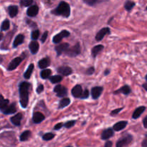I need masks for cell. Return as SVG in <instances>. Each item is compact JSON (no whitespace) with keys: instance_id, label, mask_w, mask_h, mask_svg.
Returning a JSON list of instances; mask_svg holds the SVG:
<instances>
[{"instance_id":"obj_22","label":"cell","mask_w":147,"mask_h":147,"mask_svg":"<svg viewBox=\"0 0 147 147\" xmlns=\"http://www.w3.org/2000/svg\"><path fill=\"white\" fill-rule=\"evenodd\" d=\"M8 12L10 17L14 18L18 14V7L15 5H11L8 7Z\"/></svg>"},{"instance_id":"obj_18","label":"cell","mask_w":147,"mask_h":147,"mask_svg":"<svg viewBox=\"0 0 147 147\" xmlns=\"http://www.w3.org/2000/svg\"><path fill=\"white\" fill-rule=\"evenodd\" d=\"M39 47H40L39 46V43L37 42H36L35 40L32 41L30 43V45H29V48H30V50L32 53V54H36L38 52Z\"/></svg>"},{"instance_id":"obj_12","label":"cell","mask_w":147,"mask_h":147,"mask_svg":"<svg viewBox=\"0 0 147 147\" xmlns=\"http://www.w3.org/2000/svg\"><path fill=\"white\" fill-rule=\"evenodd\" d=\"M45 117L40 112H34L32 116V121L34 123H40L45 120Z\"/></svg>"},{"instance_id":"obj_41","label":"cell","mask_w":147,"mask_h":147,"mask_svg":"<svg viewBox=\"0 0 147 147\" xmlns=\"http://www.w3.org/2000/svg\"><path fill=\"white\" fill-rule=\"evenodd\" d=\"M47 36H48V32L47 31H46V32H45L44 33H43V34H42V37H41V42H45L46 41V40H47Z\"/></svg>"},{"instance_id":"obj_26","label":"cell","mask_w":147,"mask_h":147,"mask_svg":"<svg viewBox=\"0 0 147 147\" xmlns=\"http://www.w3.org/2000/svg\"><path fill=\"white\" fill-rule=\"evenodd\" d=\"M34 64H30L28 66V68L27 69V70L25 71V73H24V78L25 79H30V78L31 77L32 73L33 70H34Z\"/></svg>"},{"instance_id":"obj_28","label":"cell","mask_w":147,"mask_h":147,"mask_svg":"<svg viewBox=\"0 0 147 147\" xmlns=\"http://www.w3.org/2000/svg\"><path fill=\"white\" fill-rule=\"evenodd\" d=\"M70 103V100L68 98H63L59 103L58 109H63V108L66 107V106H68Z\"/></svg>"},{"instance_id":"obj_25","label":"cell","mask_w":147,"mask_h":147,"mask_svg":"<svg viewBox=\"0 0 147 147\" xmlns=\"http://www.w3.org/2000/svg\"><path fill=\"white\" fill-rule=\"evenodd\" d=\"M17 112V109H16V104L14 103H11L9 106H8L7 109L3 112L4 114L8 115V114H12V113H15Z\"/></svg>"},{"instance_id":"obj_49","label":"cell","mask_w":147,"mask_h":147,"mask_svg":"<svg viewBox=\"0 0 147 147\" xmlns=\"http://www.w3.org/2000/svg\"><path fill=\"white\" fill-rule=\"evenodd\" d=\"M109 73H110V70H106V71L104 72V75H105V76H108V75L109 74Z\"/></svg>"},{"instance_id":"obj_14","label":"cell","mask_w":147,"mask_h":147,"mask_svg":"<svg viewBox=\"0 0 147 147\" xmlns=\"http://www.w3.org/2000/svg\"><path fill=\"white\" fill-rule=\"evenodd\" d=\"M9 100L8 99H5L1 95H0V111L4 112L9 106Z\"/></svg>"},{"instance_id":"obj_7","label":"cell","mask_w":147,"mask_h":147,"mask_svg":"<svg viewBox=\"0 0 147 147\" xmlns=\"http://www.w3.org/2000/svg\"><path fill=\"white\" fill-rule=\"evenodd\" d=\"M111 30L109 29V27H104V28L101 29L96 34V40L97 41H100L103 39V37L108 34H110Z\"/></svg>"},{"instance_id":"obj_11","label":"cell","mask_w":147,"mask_h":147,"mask_svg":"<svg viewBox=\"0 0 147 147\" xmlns=\"http://www.w3.org/2000/svg\"><path fill=\"white\" fill-rule=\"evenodd\" d=\"M22 119V114L21 113H17L14 115V116L11 117L10 121H11V123L16 126H20L21 124V121Z\"/></svg>"},{"instance_id":"obj_35","label":"cell","mask_w":147,"mask_h":147,"mask_svg":"<svg viewBox=\"0 0 147 147\" xmlns=\"http://www.w3.org/2000/svg\"><path fill=\"white\" fill-rule=\"evenodd\" d=\"M33 2V0H20V4L22 7H29Z\"/></svg>"},{"instance_id":"obj_46","label":"cell","mask_w":147,"mask_h":147,"mask_svg":"<svg viewBox=\"0 0 147 147\" xmlns=\"http://www.w3.org/2000/svg\"><path fill=\"white\" fill-rule=\"evenodd\" d=\"M105 147H112V142L110 141H108L106 144H105Z\"/></svg>"},{"instance_id":"obj_30","label":"cell","mask_w":147,"mask_h":147,"mask_svg":"<svg viewBox=\"0 0 147 147\" xmlns=\"http://www.w3.org/2000/svg\"><path fill=\"white\" fill-rule=\"evenodd\" d=\"M67 94V89L64 86H62L61 88L59 90V91L57 93V97H64V96H66Z\"/></svg>"},{"instance_id":"obj_23","label":"cell","mask_w":147,"mask_h":147,"mask_svg":"<svg viewBox=\"0 0 147 147\" xmlns=\"http://www.w3.org/2000/svg\"><path fill=\"white\" fill-rule=\"evenodd\" d=\"M145 109H146V107H145V106H140V107L137 108V109L135 110V111L134 112L132 118H133L134 119H137L138 118L140 117L141 115L144 113Z\"/></svg>"},{"instance_id":"obj_8","label":"cell","mask_w":147,"mask_h":147,"mask_svg":"<svg viewBox=\"0 0 147 147\" xmlns=\"http://www.w3.org/2000/svg\"><path fill=\"white\" fill-rule=\"evenodd\" d=\"M69 44L68 43H62V44L58 45L55 47V51L57 53V56H60L63 53H65L66 50L69 48Z\"/></svg>"},{"instance_id":"obj_42","label":"cell","mask_w":147,"mask_h":147,"mask_svg":"<svg viewBox=\"0 0 147 147\" xmlns=\"http://www.w3.org/2000/svg\"><path fill=\"white\" fill-rule=\"evenodd\" d=\"M94 72H95V68H94V67H89V68H88L87 70H86V74L89 75V76H90V75L93 74V73H94Z\"/></svg>"},{"instance_id":"obj_10","label":"cell","mask_w":147,"mask_h":147,"mask_svg":"<svg viewBox=\"0 0 147 147\" xmlns=\"http://www.w3.org/2000/svg\"><path fill=\"white\" fill-rule=\"evenodd\" d=\"M103 87L96 86L91 89V96L93 99H98L103 92Z\"/></svg>"},{"instance_id":"obj_2","label":"cell","mask_w":147,"mask_h":147,"mask_svg":"<svg viewBox=\"0 0 147 147\" xmlns=\"http://www.w3.org/2000/svg\"><path fill=\"white\" fill-rule=\"evenodd\" d=\"M52 13L55 15H60L64 17H68L70 14V5L65 1H61L57 6L56 9H55Z\"/></svg>"},{"instance_id":"obj_16","label":"cell","mask_w":147,"mask_h":147,"mask_svg":"<svg viewBox=\"0 0 147 147\" xmlns=\"http://www.w3.org/2000/svg\"><path fill=\"white\" fill-rule=\"evenodd\" d=\"M127 124V121H119L118 123H115L113 126V129L114 131H119L123 130L124 128H126Z\"/></svg>"},{"instance_id":"obj_33","label":"cell","mask_w":147,"mask_h":147,"mask_svg":"<svg viewBox=\"0 0 147 147\" xmlns=\"http://www.w3.org/2000/svg\"><path fill=\"white\" fill-rule=\"evenodd\" d=\"M134 6H135V2H134V1H126V3H125L124 4L125 9L129 11H130L134 7Z\"/></svg>"},{"instance_id":"obj_19","label":"cell","mask_w":147,"mask_h":147,"mask_svg":"<svg viewBox=\"0 0 147 147\" xmlns=\"http://www.w3.org/2000/svg\"><path fill=\"white\" fill-rule=\"evenodd\" d=\"M50 64V60L49 57H45L38 62V66L40 69H45Z\"/></svg>"},{"instance_id":"obj_3","label":"cell","mask_w":147,"mask_h":147,"mask_svg":"<svg viewBox=\"0 0 147 147\" xmlns=\"http://www.w3.org/2000/svg\"><path fill=\"white\" fill-rule=\"evenodd\" d=\"M80 53V44L78 42L76 43L73 47H72L71 48H68L65 51V54L67 55L70 56V57H76L78 55H79Z\"/></svg>"},{"instance_id":"obj_29","label":"cell","mask_w":147,"mask_h":147,"mask_svg":"<svg viewBox=\"0 0 147 147\" xmlns=\"http://www.w3.org/2000/svg\"><path fill=\"white\" fill-rule=\"evenodd\" d=\"M52 74V71L50 69H45V70H42L40 73V76L42 79H47L50 77Z\"/></svg>"},{"instance_id":"obj_47","label":"cell","mask_w":147,"mask_h":147,"mask_svg":"<svg viewBox=\"0 0 147 147\" xmlns=\"http://www.w3.org/2000/svg\"><path fill=\"white\" fill-rule=\"evenodd\" d=\"M143 123H144V128H147V116L144 118V119L143 121Z\"/></svg>"},{"instance_id":"obj_9","label":"cell","mask_w":147,"mask_h":147,"mask_svg":"<svg viewBox=\"0 0 147 147\" xmlns=\"http://www.w3.org/2000/svg\"><path fill=\"white\" fill-rule=\"evenodd\" d=\"M57 73H60V75L63 76H70L73 73V70L70 67H67V66H60L57 69Z\"/></svg>"},{"instance_id":"obj_21","label":"cell","mask_w":147,"mask_h":147,"mask_svg":"<svg viewBox=\"0 0 147 147\" xmlns=\"http://www.w3.org/2000/svg\"><path fill=\"white\" fill-rule=\"evenodd\" d=\"M24 36L22 34H19L17 37H15L14 40V42H13V47H18L20 45H21L22 43L24 42Z\"/></svg>"},{"instance_id":"obj_27","label":"cell","mask_w":147,"mask_h":147,"mask_svg":"<svg viewBox=\"0 0 147 147\" xmlns=\"http://www.w3.org/2000/svg\"><path fill=\"white\" fill-rule=\"evenodd\" d=\"M31 136V131L29 130L24 131L20 136V139L21 142H25V141L28 140L29 138Z\"/></svg>"},{"instance_id":"obj_17","label":"cell","mask_w":147,"mask_h":147,"mask_svg":"<svg viewBox=\"0 0 147 147\" xmlns=\"http://www.w3.org/2000/svg\"><path fill=\"white\" fill-rule=\"evenodd\" d=\"M82 93H83V90H82V87L80 85H76L72 89V95L75 98H80Z\"/></svg>"},{"instance_id":"obj_52","label":"cell","mask_w":147,"mask_h":147,"mask_svg":"<svg viewBox=\"0 0 147 147\" xmlns=\"http://www.w3.org/2000/svg\"><path fill=\"white\" fill-rule=\"evenodd\" d=\"M67 147H72V146H67Z\"/></svg>"},{"instance_id":"obj_20","label":"cell","mask_w":147,"mask_h":147,"mask_svg":"<svg viewBox=\"0 0 147 147\" xmlns=\"http://www.w3.org/2000/svg\"><path fill=\"white\" fill-rule=\"evenodd\" d=\"M131 88L129 87L127 85H125L124 86L121 87V88L118 89L117 90L114 92V94H119V93H123L124 95H129L131 93Z\"/></svg>"},{"instance_id":"obj_50","label":"cell","mask_w":147,"mask_h":147,"mask_svg":"<svg viewBox=\"0 0 147 147\" xmlns=\"http://www.w3.org/2000/svg\"><path fill=\"white\" fill-rule=\"evenodd\" d=\"M3 37H4V35H3V33L0 32V41H1V40H2Z\"/></svg>"},{"instance_id":"obj_43","label":"cell","mask_w":147,"mask_h":147,"mask_svg":"<svg viewBox=\"0 0 147 147\" xmlns=\"http://www.w3.org/2000/svg\"><path fill=\"white\" fill-rule=\"evenodd\" d=\"M43 90H44V86H43V85H40V86L37 88L36 91H37V93H38V94H40V93H41Z\"/></svg>"},{"instance_id":"obj_5","label":"cell","mask_w":147,"mask_h":147,"mask_svg":"<svg viewBox=\"0 0 147 147\" xmlns=\"http://www.w3.org/2000/svg\"><path fill=\"white\" fill-rule=\"evenodd\" d=\"M69 35H70V32H69L67 30H63V31L60 32L59 34H56V35H55L54 37H53V42L54 43H55V44L60 43V42L62 41V40H63V38L68 37Z\"/></svg>"},{"instance_id":"obj_36","label":"cell","mask_w":147,"mask_h":147,"mask_svg":"<svg viewBox=\"0 0 147 147\" xmlns=\"http://www.w3.org/2000/svg\"><path fill=\"white\" fill-rule=\"evenodd\" d=\"M39 36H40V31L38 30H34V31L32 32L31 34V37L33 40H36L38 39Z\"/></svg>"},{"instance_id":"obj_39","label":"cell","mask_w":147,"mask_h":147,"mask_svg":"<svg viewBox=\"0 0 147 147\" xmlns=\"http://www.w3.org/2000/svg\"><path fill=\"white\" fill-rule=\"evenodd\" d=\"M86 4H87L88 5L90 6H93L94 4H96L97 2V0H83Z\"/></svg>"},{"instance_id":"obj_32","label":"cell","mask_w":147,"mask_h":147,"mask_svg":"<svg viewBox=\"0 0 147 147\" xmlns=\"http://www.w3.org/2000/svg\"><path fill=\"white\" fill-rule=\"evenodd\" d=\"M62 80H63V77L61 76H58V75L50 77V80L52 83H60Z\"/></svg>"},{"instance_id":"obj_15","label":"cell","mask_w":147,"mask_h":147,"mask_svg":"<svg viewBox=\"0 0 147 147\" xmlns=\"http://www.w3.org/2000/svg\"><path fill=\"white\" fill-rule=\"evenodd\" d=\"M39 11V8L37 5H33L31 6L28 8L27 11V14L29 17H35L37 14H38Z\"/></svg>"},{"instance_id":"obj_1","label":"cell","mask_w":147,"mask_h":147,"mask_svg":"<svg viewBox=\"0 0 147 147\" xmlns=\"http://www.w3.org/2000/svg\"><path fill=\"white\" fill-rule=\"evenodd\" d=\"M30 84L26 81H23L19 85V93H20V100L21 106L26 109L29 102V88Z\"/></svg>"},{"instance_id":"obj_6","label":"cell","mask_w":147,"mask_h":147,"mask_svg":"<svg viewBox=\"0 0 147 147\" xmlns=\"http://www.w3.org/2000/svg\"><path fill=\"white\" fill-rule=\"evenodd\" d=\"M23 60L22 57H17L16 58L13 59L11 62L9 64L8 67H7V70H9V71H11V70H14L18 67L20 65V63H22Z\"/></svg>"},{"instance_id":"obj_24","label":"cell","mask_w":147,"mask_h":147,"mask_svg":"<svg viewBox=\"0 0 147 147\" xmlns=\"http://www.w3.org/2000/svg\"><path fill=\"white\" fill-rule=\"evenodd\" d=\"M103 48H104V47L102 45H98L93 47L91 50V55L93 57H96L103 50Z\"/></svg>"},{"instance_id":"obj_34","label":"cell","mask_w":147,"mask_h":147,"mask_svg":"<svg viewBox=\"0 0 147 147\" xmlns=\"http://www.w3.org/2000/svg\"><path fill=\"white\" fill-rule=\"evenodd\" d=\"M55 137V134L53 133H47L42 136V139L45 141H50Z\"/></svg>"},{"instance_id":"obj_45","label":"cell","mask_w":147,"mask_h":147,"mask_svg":"<svg viewBox=\"0 0 147 147\" xmlns=\"http://www.w3.org/2000/svg\"><path fill=\"white\" fill-rule=\"evenodd\" d=\"M142 146L143 147H147V134L146 135V137L144 139V141L142 143Z\"/></svg>"},{"instance_id":"obj_31","label":"cell","mask_w":147,"mask_h":147,"mask_svg":"<svg viewBox=\"0 0 147 147\" xmlns=\"http://www.w3.org/2000/svg\"><path fill=\"white\" fill-rule=\"evenodd\" d=\"M10 22L8 20H4L1 25V31H7L9 29Z\"/></svg>"},{"instance_id":"obj_38","label":"cell","mask_w":147,"mask_h":147,"mask_svg":"<svg viewBox=\"0 0 147 147\" xmlns=\"http://www.w3.org/2000/svg\"><path fill=\"white\" fill-rule=\"evenodd\" d=\"M88 96H89V91L88 89H86L85 90H83L80 98L81 99H86V98H88Z\"/></svg>"},{"instance_id":"obj_44","label":"cell","mask_w":147,"mask_h":147,"mask_svg":"<svg viewBox=\"0 0 147 147\" xmlns=\"http://www.w3.org/2000/svg\"><path fill=\"white\" fill-rule=\"evenodd\" d=\"M63 126H64V123H57V124L54 127V130H59V129H61Z\"/></svg>"},{"instance_id":"obj_37","label":"cell","mask_w":147,"mask_h":147,"mask_svg":"<svg viewBox=\"0 0 147 147\" xmlns=\"http://www.w3.org/2000/svg\"><path fill=\"white\" fill-rule=\"evenodd\" d=\"M76 121H69L66 122V123H65L64 126L65 128H67V129H70V128L74 126V125L76 124Z\"/></svg>"},{"instance_id":"obj_13","label":"cell","mask_w":147,"mask_h":147,"mask_svg":"<svg viewBox=\"0 0 147 147\" xmlns=\"http://www.w3.org/2000/svg\"><path fill=\"white\" fill-rule=\"evenodd\" d=\"M114 134V131H113V129H111L109 128L107 129H105L103 132H102L101 134V139L103 140H107V139H110Z\"/></svg>"},{"instance_id":"obj_53","label":"cell","mask_w":147,"mask_h":147,"mask_svg":"<svg viewBox=\"0 0 147 147\" xmlns=\"http://www.w3.org/2000/svg\"><path fill=\"white\" fill-rule=\"evenodd\" d=\"M146 9H147V7H146Z\"/></svg>"},{"instance_id":"obj_4","label":"cell","mask_w":147,"mask_h":147,"mask_svg":"<svg viewBox=\"0 0 147 147\" xmlns=\"http://www.w3.org/2000/svg\"><path fill=\"white\" fill-rule=\"evenodd\" d=\"M132 140H133V136L131 135H126L118 141L117 143H116V147H123L126 146L129 144H130L132 142Z\"/></svg>"},{"instance_id":"obj_40","label":"cell","mask_w":147,"mask_h":147,"mask_svg":"<svg viewBox=\"0 0 147 147\" xmlns=\"http://www.w3.org/2000/svg\"><path fill=\"white\" fill-rule=\"evenodd\" d=\"M123 108H121V109H115V110L112 111L111 115V116H116L117 114H119V112H121L122 110H123Z\"/></svg>"},{"instance_id":"obj_48","label":"cell","mask_w":147,"mask_h":147,"mask_svg":"<svg viewBox=\"0 0 147 147\" xmlns=\"http://www.w3.org/2000/svg\"><path fill=\"white\" fill-rule=\"evenodd\" d=\"M142 86H143V88L145 89V90H147V83H144V84L142 85Z\"/></svg>"},{"instance_id":"obj_51","label":"cell","mask_w":147,"mask_h":147,"mask_svg":"<svg viewBox=\"0 0 147 147\" xmlns=\"http://www.w3.org/2000/svg\"><path fill=\"white\" fill-rule=\"evenodd\" d=\"M146 80H147V75H146Z\"/></svg>"}]
</instances>
